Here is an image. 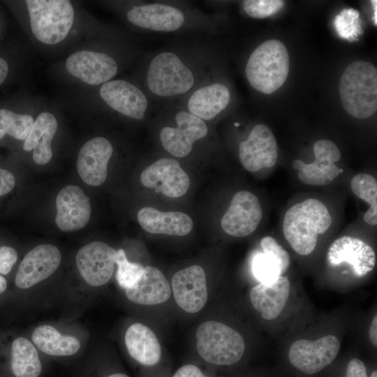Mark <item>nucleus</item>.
<instances>
[{"instance_id": "obj_1", "label": "nucleus", "mask_w": 377, "mask_h": 377, "mask_svg": "<svg viewBox=\"0 0 377 377\" xmlns=\"http://www.w3.org/2000/svg\"><path fill=\"white\" fill-rule=\"evenodd\" d=\"M332 224V216L320 200L309 198L292 206L283 222L285 238L298 254H310L315 249L318 237Z\"/></svg>"}, {"instance_id": "obj_2", "label": "nucleus", "mask_w": 377, "mask_h": 377, "mask_svg": "<svg viewBox=\"0 0 377 377\" xmlns=\"http://www.w3.org/2000/svg\"><path fill=\"white\" fill-rule=\"evenodd\" d=\"M341 104L351 116L367 119L377 110V71L365 61H355L343 73L339 81Z\"/></svg>"}, {"instance_id": "obj_3", "label": "nucleus", "mask_w": 377, "mask_h": 377, "mask_svg": "<svg viewBox=\"0 0 377 377\" xmlns=\"http://www.w3.org/2000/svg\"><path fill=\"white\" fill-rule=\"evenodd\" d=\"M289 66V54L285 45L278 40H269L251 53L245 73L251 87L260 92L270 94L284 84Z\"/></svg>"}, {"instance_id": "obj_4", "label": "nucleus", "mask_w": 377, "mask_h": 377, "mask_svg": "<svg viewBox=\"0 0 377 377\" xmlns=\"http://www.w3.org/2000/svg\"><path fill=\"white\" fill-rule=\"evenodd\" d=\"M197 350L205 361L217 365H231L242 357L244 341L241 334L227 325L208 320L196 331Z\"/></svg>"}, {"instance_id": "obj_5", "label": "nucleus", "mask_w": 377, "mask_h": 377, "mask_svg": "<svg viewBox=\"0 0 377 377\" xmlns=\"http://www.w3.org/2000/svg\"><path fill=\"white\" fill-rule=\"evenodd\" d=\"M31 29L40 42L53 45L63 40L71 30L74 10L68 0H27Z\"/></svg>"}, {"instance_id": "obj_6", "label": "nucleus", "mask_w": 377, "mask_h": 377, "mask_svg": "<svg viewBox=\"0 0 377 377\" xmlns=\"http://www.w3.org/2000/svg\"><path fill=\"white\" fill-rule=\"evenodd\" d=\"M147 83L154 95L174 97L188 92L194 85L192 71L174 52H163L150 61Z\"/></svg>"}, {"instance_id": "obj_7", "label": "nucleus", "mask_w": 377, "mask_h": 377, "mask_svg": "<svg viewBox=\"0 0 377 377\" xmlns=\"http://www.w3.org/2000/svg\"><path fill=\"white\" fill-rule=\"evenodd\" d=\"M339 349V340L331 334L316 341L299 339L290 345L288 357L295 368L312 374L329 365L337 357Z\"/></svg>"}, {"instance_id": "obj_8", "label": "nucleus", "mask_w": 377, "mask_h": 377, "mask_svg": "<svg viewBox=\"0 0 377 377\" xmlns=\"http://www.w3.org/2000/svg\"><path fill=\"white\" fill-rule=\"evenodd\" d=\"M313 152L316 158L313 163L306 164L296 159L292 163L293 168L298 170V178L305 184H330L343 172L335 164L341 158L339 149L332 141L321 139L314 143Z\"/></svg>"}, {"instance_id": "obj_9", "label": "nucleus", "mask_w": 377, "mask_h": 377, "mask_svg": "<svg viewBox=\"0 0 377 377\" xmlns=\"http://www.w3.org/2000/svg\"><path fill=\"white\" fill-rule=\"evenodd\" d=\"M176 127L165 126L160 131L163 148L172 155L183 158L193 149L195 141L205 138L208 128L205 121L188 110H179L175 115Z\"/></svg>"}, {"instance_id": "obj_10", "label": "nucleus", "mask_w": 377, "mask_h": 377, "mask_svg": "<svg viewBox=\"0 0 377 377\" xmlns=\"http://www.w3.org/2000/svg\"><path fill=\"white\" fill-rule=\"evenodd\" d=\"M117 251L103 242H91L82 247L75 257L80 274L90 286H101L111 279Z\"/></svg>"}, {"instance_id": "obj_11", "label": "nucleus", "mask_w": 377, "mask_h": 377, "mask_svg": "<svg viewBox=\"0 0 377 377\" xmlns=\"http://www.w3.org/2000/svg\"><path fill=\"white\" fill-rule=\"evenodd\" d=\"M262 217V208L258 198L251 192L241 191L234 195L228 209L222 216L221 224L227 234L242 237L257 228Z\"/></svg>"}, {"instance_id": "obj_12", "label": "nucleus", "mask_w": 377, "mask_h": 377, "mask_svg": "<svg viewBox=\"0 0 377 377\" xmlns=\"http://www.w3.org/2000/svg\"><path fill=\"white\" fill-rule=\"evenodd\" d=\"M146 187L155 188L169 198H179L189 188L190 179L177 161L170 158L157 160L140 175Z\"/></svg>"}, {"instance_id": "obj_13", "label": "nucleus", "mask_w": 377, "mask_h": 377, "mask_svg": "<svg viewBox=\"0 0 377 377\" xmlns=\"http://www.w3.org/2000/svg\"><path fill=\"white\" fill-rule=\"evenodd\" d=\"M239 156L243 167L250 172L274 166L278 146L269 128L265 124L255 126L247 139L239 144Z\"/></svg>"}, {"instance_id": "obj_14", "label": "nucleus", "mask_w": 377, "mask_h": 377, "mask_svg": "<svg viewBox=\"0 0 377 377\" xmlns=\"http://www.w3.org/2000/svg\"><path fill=\"white\" fill-rule=\"evenodd\" d=\"M61 255L59 249L49 244L29 251L22 259L15 276V284L29 288L51 276L59 267Z\"/></svg>"}, {"instance_id": "obj_15", "label": "nucleus", "mask_w": 377, "mask_h": 377, "mask_svg": "<svg viewBox=\"0 0 377 377\" xmlns=\"http://www.w3.org/2000/svg\"><path fill=\"white\" fill-rule=\"evenodd\" d=\"M172 289L176 303L186 312H198L207 303L206 275L199 265L177 272L172 279Z\"/></svg>"}, {"instance_id": "obj_16", "label": "nucleus", "mask_w": 377, "mask_h": 377, "mask_svg": "<svg viewBox=\"0 0 377 377\" xmlns=\"http://www.w3.org/2000/svg\"><path fill=\"white\" fill-rule=\"evenodd\" d=\"M69 73L91 85L110 81L117 73L116 61L110 55L94 51L76 52L66 59Z\"/></svg>"}, {"instance_id": "obj_17", "label": "nucleus", "mask_w": 377, "mask_h": 377, "mask_svg": "<svg viewBox=\"0 0 377 377\" xmlns=\"http://www.w3.org/2000/svg\"><path fill=\"white\" fill-rule=\"evenodd\" d=\"M55 222L62 231H75L88 223L91 212L89 198L75 185L62 188L56 198Z\"/></svg>"}, {"instance_id": "obj_18", "label": "nucleus", "mask_w": 377, "mask_h": 377, "mask_svg": "<svg viewBox=\"0 0 377 377\" xmlns=\"http://www.w3.org/2000/svg\"><path fill=\"white\" fill-rule=\"evenodd\" d=\"M99 94L114 110L128 117L142 120L148 108V100L138 87L122 80H110L102 84Z\"/></svg>"}, {"instance_id": "obj_19", "label": "nucleus", "mask_w": 377, "mask_h": 377, "mask_svg": "<svg viewBox=\"0 0 377 377\" xmlns=\"http://www.w3.org/2000/svg\"><path fill=\"white\" fill-rule=\"evenodd\" d=\"M112 151L110 142L103 137H95L84 143L77 161V172L84 182L92 186L105 182Z\"/></svg>"}, {"instance_id": "obj_20", "label": "nucleus", "mask_w": 377, "mask_h": 377, "mask_svg": "<svg viewBox=\"0 0 377 377\" xmlns=\"http://www.w3.org/2000/svg\"><path fill=\"white\" fill-rule=\"evenodd\" d=\"M126 17L131 24L140 28L163 32L177 31L185 22L181 10L160 3L133 6L127 13Z\"/></svg>"}, {"instance_id": "obj_21", "label": "nucleus", "mask_w": 377, "mask_h": 377, "mask_svg": "<svg viewBox=\"0 0 377 377\" xmlns=\"http://www.w3.org/2000/svg\"><path fill=\"white\" fill-rule=\"evenodd\" d=\"M327 260L332 265L349 263L354 274L360 277L371 272L376 265L374 249L362 239L350 236H342L333 242Z\"/></svg>"}, {"instance_id": "obj_22", "label": "nucleus", "mask_w": 377, "mask_h": 377, "mask_svg": "<svg viewBox=\"0 0 377 377\" xmlns=\"http://www.w3.org/2000/svg\"><path fill=\"white\" fill-rule=\"evenodd\" d=\"M138 221L148 232L184 236L193 226L191 217L181 212H162L151 207H145L138 212Z\"/></svg>"}, {"instance_id": "obj_23", "label": "nucleus", "mask_w": 377, "mask_h": 377, "mask_svg": "<svg viewBox=\"0 0 377 377\" xmlns=\"http://www.w3.org/2000/svg\"><path fill=\"white\" fill-rule=\"evenodd\" d=\"M290 284L289 280L280 276L269 283L254 286L250 292V300L253 306L261 313L265 320L276 318L283 311L289 297Z\"/></svg>"}, {"instance_id": "obj_24", "label": "nucleus", "mask_w": 377, "mask_h": 377, "mask_svg": "<svg viewBox=\"0 0 377 377\" xmlns=\"http://www.w3.org/2000/svg\"><path fill=\"white\" fill-rule=\"evenodd\" d=\"M127 298L135 304L155 305L166 302L171 295L170 285L158 268L147 266L140 279L131 288L126 289Z\"/></svg>"}, {"instance_id": "obj_25", "label": "nucleus", "mask_w": 377, "mask_h": 377, "mask_svg": "<svg viewBox=\"0 0 377 377\" xmlns=\"http://www.w3.org/2000/svg\"><path fill=\"white\" fill-rule=\"evenodd\" d=\"M230 101L228 88L214 82L197 89L187 101L188 111L203 121L215 118L226 108Z\"/></svg>"}, {"instance_id": "obj_26", "label": "nucleus", "mask_w": 377, "mask_h": 377, "mask_svg": "<svg viewBox=\"0 0 377 377\" xmlns=\"http://www.w3.org/2000/svg\"><path fill=\"white\" fill-rule=\"evenodd\" d=\"M57 121L50 112L40 114L34 121L23 145L24 150L34 149L33 159L38 165H45L52 157L51 142L57 130Z\"/></svg>"}, {"instance_id": "obj_27", "label": "nucleus", "mask_w": 377, "mask_h": 377, "mask_svg": "<svg viewBox=\"0 0 377 377\" xmlns=\"http://www.w3.org/2000/svg\"><path fill=\"white\" fill-rule=\"evenodd\" d=\"M125 343L129 355L143 365L154 366L161 359V348L155 334L142 323H134L127 329Z\"/></svg>"}, {"instance_id": "obj_28", "label": "nucleus", "mask_w": 377, "mask_h": 377, "mask_svg": "<svg viewBox=\"0 0 377 377\" xmlns=\"http://www.w3.org/2000/svg\"><path fill=\"white\" fill-rule=\"evenodd\" d=\"M31 338L38 348L49 355H73L80 348V343L77 338L63 335L48 325L36 327Z\"/></svg>"}, {"instance_id": "obj_29", "label": "nucleus", "mask_w": 377, "mask_h": 377, "mask_svg": "<svg viewBox=\"0 0 377 377\" xmlns=\"http://www.w3.org/2000/svg\"><path fill=\"white\" fill-rule=\"evenodd\" d=\"M11 369L15 377H38L42 370L35 346L23 337L15 339L11 348Z\"/></svg>"}, {"instance_id": "obj_30", "label": "nucleus", "mask_w": 377, "mask_h": 377, "mask_svg": "<svg viewBox=\"0 0 377 377\" xmlns=\"http://www.w3.org/2000/svg\"><path fill=\"white\" fill-rule=\"evenodd\" d=\"M351 189L356 196L370 205L364 215L366 223L377 224V182L371 175L360 173L355 175L350 182Z\"/></svg>"}, {"instance_id": "obj_31", "label": "nucleus", "mask_w": 377, "mask_h": 377, "mask_svg": "<svg viewBox=\"0 0 377 377\" xmlns=\"http://www.w3.org/2000/svg\"><path fill=\"white\" fill-rule=\"evenodd\" d=\"M34 121L33 117L29 114L0 109V139L8 134L17 140H25Z\"/></svg>"}, {"instance_id": "obj_32", "label": "nucleus", "mask_w": 377, "mask_h": 377, "mask_svg": "<svg viewBox=\"0 0 377 377\" xmlns=\"http://www.w3.org/2000/svg\"><path fill=\"white\" fill-rule=\"evenodd\" d=\"M334 27L339 37L353 42L362 34L360 13L354 8L343 9L334 19Z\"/></svg>"}, {"instance_id": "obj_33", "label": "nucleus", "mask_w": 377, "mask_h": 377, "mask_svg": "<svg viewBox=\"0 0 377 377\" xmlns=\"http://www.w3.org/2000/svg\"><path fill=\"white\" fill-rule=\"evenodd\" d=\"M115 264L117 283L124 290L133 287L144 273L145 267L139 263L129 262L123 249L117 251Z\"/></svg>"}, {"instance_id": "obj_34", "label": "nucleus", "mask_w": 377, "mask_h": 377, "mask_svg": "<svg viewBox=\"0 0 377 377\" xmlns=\"http://www.w3.org/2000/svg\"><path fill=\"white\" fill-rule=\"evenodd\" d=\"M252 271L256 278L263 283L274 282L283 274L279 261L266 252L258 253L253 257Z\"/></svg>"}, {"instance_id": "obj_35", "label": "nucleus", "mask_w": 377, "mask_h": 377, "mask_svg": "<svg viewBox=\"0 0 377 377\" xmlns=\"http://www.w3.org/2000/svg\"><path fill=\"white\" fill-rule=\"evenodd\" d=\"M246 13L252 18L267 17L281 10L284 1L281 0H245L242 3Z\"/></svg>"}, {"instance_id": "obj_36", "label": "nucleus", "mask_w": 377, "mask_h": 377, "mask_svg": "<svg viewBox=\"0 0 377 377\" xmlns=\"http://www.w3.org/2000/svg\"><path fill=\"white\" fill-rule=\"evenodd\" d=\"M263 252L272 255L280 263L284 274L289 267L290 259L288 253L272 237L267 236L260 241Z\"/></svg>"}, {"instance_id": "obj_37", "label": "nucleus", "mask_w": 377, "mask_h": 377, "mask_svg": "<svg viewBox=\"0 0 377 377\" xmlns=\"http://www.w3.org/2000/svg\"><path fill=\"white\" fill-rule=\"evenodd\" d=\"M17 260V253L15 249L3 246H0V273L8 274Z\"/></svg>"}, {"instance_id": "obj_38", "label": "nucleus", "mask_w": 377, "mask_h": 377, "mask_svg": "<svg viewBox=\"0 0 377 377\" xmlns=\"http://www.w3.org/2000/svg\"><path fill=\"white\" fill-rule=\"evenodd\" d=\"M346 377H368L362 361L353 358L348 364Z\"/></svg>"}, {"instance_id": "obj_39", "label": "nucleus", "mask_w": 377, "mask_h": 377, "mask_svg": "<svg viewBox=\"0 0 377 377\" xmlns=\"http://www.w3.org/2000/svg\"><path fill=\"white\" fill-rule=\"evenodd\" d=\"M15 184L13 175L8 170L0 168V197L9 193Z\"/></svg>"}, {"instance_id": "obj_40", "label": "nucleus", "mask_w": 377, "mask_h": 377, "mask_svg": "<svg viewBox=\"0 0 377 377\" xmlns=\"http://www.w3.org/2000/svg\"><path fill=\"white\" fill-rule=\"evenodd\" d=\"M172 377H209L204 375L201 370L193 364L184 365L175 373Z\"/></svg>"}, {"instance_id": "obj_41", "label": "nucleus", "mask_w": 377, "mask_h": 377, "mask_svg": "<svg viewBox=\"0 0 377 377\" xmlns=\"http://www.w3.org/2000/svg\"><path fill=\"white\" fill-rule=\"evenodd\" d=\"M369 335L372 344L375 346H377V316L374 317L370 327Z\"/></svg>"}, {"instance_id": "obj_42", "label": "nucleus", "mask_w": 377, "mask_h": 377, "mask_svg": "<svg viewBox=\"0 0 377 377\" xmlns=\"http://www.w3.org/2000/svg\"><path fill=\"white\" fill-rule=\"evenodd\" d=\"M8 73V65L6 60L0 57V84L5 80Z\"/></svg>"}, {"instance_id": "obj_43", "label": "nucleus", "mask_w": 377, "mask_h": 377, "mask_svg": "<svg viewBox=\"0 0 377 377\" xmlns=\"http://www.w3.org/2000/svg\"><path fill=\"white\" fill-rule=\"evenodd\" d=\"M371 5H372V7H373V10H374V17H373V21H374V24H375V26H376L377 24V7H376V5H377V1L376 0H372L371 1Z\"/></svg>"}, {"instance_id": "obj_44", "label": "nucleus", "mask_w": 377, "mask_h": 377, "mask_svg": "<svg viewBox=\"0 0 377 377\" xmlns=\"http://www.w3.org/2000/svg\"><path fill=\"white\" fill-rule=\"evenodd\" d=\"M7 282L4 277L0 275V294L6 290Z\"/></svg>"}, {"instance_id": "obj_45", "label": "nucleus", "mask_w": 377, "mask_h": 377, "mask_svg": "<svg viewBox=\"0 0 377 377\" xmlns=\"http://www.w3.org/2000/svg\"><path fill=\"white\" fill-rule=\"evenodd\" d=\"M108 377H128V376L124 374L118 373V374H111L108 376Z\"/></svg>"}, {"instance_id": "obj_46", "label": "nucleus", "mask_w": 377, "mask_h": 377, "mask_svg": "<svg viewBox=\"0 0 377 377\" xmlns=\"http://www.w3.org/2000/svg\"><path fill=\"white\" fill-rule=\"evenodd\" d=\"M370 377H377V372L376 371H373Z\"/></svg>"}]
</instances>
